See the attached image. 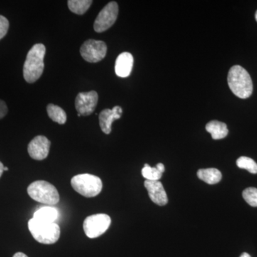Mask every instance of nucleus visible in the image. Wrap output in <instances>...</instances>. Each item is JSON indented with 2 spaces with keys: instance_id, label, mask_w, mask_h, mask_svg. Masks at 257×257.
<instances>
[{
  "instance_id": "423d86ee",
  "label": "nucleus",
  "mask_w": 257,
  "mask_h": 257,
  "mask_svg": "<svg viewBox=\"0 0 257 257\" xmlns=\"http://www.w3.org/2000/svg\"><path fill=\"white\" fill-rule=\"evenodd\" d=\"M110 224V216L105 214H97L86 218L83 228L88 237L94 239L105 233Z\"/></svg>"
},
{
  "instance_id": "aec40b11",
  "label": "nucleus",
  "mask_w": 257,
  "mask_h": 257,
  "mask_svg": "<svg viewBox=\"0 0 257 257\" xmlns=\"http://www.w3.org/2000/svg\"><path fill=\"white\" fill-rule=\"evenodd\" d=\"M143 177L149 181H159L162 177V173L157 170V167H152L145 164L142 170Z\"/></svg>"
},
{
  "instance_id": "f3484780",
  "label": "nucleus",
  "mask_w": 257,
  "mask_h": 257,
  "mask_svg": "<svg viewBox=\"0 0 257 257\" xmlns=\"http://www.w3.org/2000/svg\"><path fill=\"white\" fill-rule=\"evenodd\" d=\"M47 111L49 117L52 121H55V122L60 124H65L66 121H67V114H66L65 111L60 106L55 105L53 104H48Z\"/></svg>"
},
{
  "instance_id": "cd10ccee",
  "label": "nucleus",
  "mask_w": 257,
  "mask_h": 257,
  "mask_svg": "<svg viewBox=\"0 0 257 257\" xmlns=\"http://www.w3.org/2000/svg\"><path fill=\"white\" fill-rule=\"evenodd\" d=\"M255 19H256V21L257 22V10L256 13H255Z\"/></svg>"
},
{
  "instance_id": "4468645a",
  "label": "nucleus",
  "mask_w": 257,
  "mask_h": 257,
  "mask_svg": "<svg viewBox=\"0 0 257 257\" xmlns=\"http://www.w3.org/2000/svg\"><path fill=\"white\" fill-rule=\"evenodd\" d=\"M206 130L210 133L213 140H218L224 139L229 133L227 126L224 122L213 120L206 125Z\"/></svg>"
},
{
  "instance_id": "7ed1b4c3",
  "label": "nucleus",
  "mask_w": 257,
  "mask_h": 257,
  "mask_svg": "<svg viewBox=\"0 0 257 257\" xmlns=\"http://www.w3.org/2000/svg\"><path fill=\"white\" fill-rule=\"evenodd\" d=\"M28 228L34 239L44 244H52L60 239V228L56 223L42 222L32 218Z\"/></svg>"
},
{
  "instance_id": "f8f14e48",
  "label": "nucleus",
  "mask_w": 257,
  "mask_h": 257,
  "mask_svg": "<svg viewBox=\"0 0 257 257\" xmlns=\"http://www.w3.org/2000/svg\"><path fill=\"white\" fill-rule=\"evenodd\" d=\"M122 109L119 106H115L112 109H106L101 111L99 117L101 131L106 135L110 134L113 121L120 119Z\"/></svg>"
},
{
  "instance_id": "c85d7f7f",
  "label": "nucleus",
  "mask_w": 257,
  "mask_h": 257,
  "mask_svg": "<svg viewBox=\"0 0 257 257\" xmlns=\"http://www.w3.org/2000/svg\"><path fill=\"white\" fill-rule=\"evenodd\" d=\"M4 171H8V167H5Z\"/></svg>"
},
{
  "instance_id": "1a4fd4ad",
  "label": "nucleus",
  "mask_w": 257,
  "mask_h": 257,
  "mask_svg": "<svg viewBox=\"0 0 257 257\" xmlns=\"http://www.w3.org/2000/svg\"><path fill=\"white\" fill-rule=\"evenodd\" d=\"M98 102V94L95 91L79 93L75 99V107L82 116L94 112Z\"/></svg>"
},
{
  "instance_id": "2eb2a0df",
  "label": "nucleus",
  "mask_w": 257,
  "mask_h": 257,
  "mask_svg": "<svg viewBox=\"0 0 257 257\" xmlns=\"http://www.w3.org/2000/svg\"><path fill=\"white\" fill-rule=\"evenodd\" d=\"M33 218L42 222L55 223L58 218V211L54 207H42L35 211Z\"/></svg>"
},
{
  "instance_id": "dca6fc26",
  "label": "nucleus",
  "mask_w": 257,
  "mask_h": 257,
  "mask_svg": "<svg viewBox=\"0 0 257 257\" xmlns=\"http://www.w3.org/2000/svg\"><path fill=\"white\" fill-rule=\"evenodd\" d=\"M199 179L209 184H215L220 182L221 173L220 171L215 168L201 169L197 172Z\"/></svg>"
},
{
  "instance_id": "6ab92c4d",
  "label": "nucleus",
  "mask_w": 257,
  "mask_h": 257,
  "mask_svg": "<svg viewBox=\"0 0 257 257\" xmlns=\"http://www.w3.org/2000/svg\"><path fill=\"white\" fill-rule=\"evenodd\" d=\"M236 165L240 169L247 170L251 174H257V164L252 159L241 157L236 160Z\"/></svg>"
},
{
  "instance_id": "f257e3e1",
  "label": "nucleus",
  "mask_w": 257,
  "mask_h": 257,
  "mask_svg": "<svg viewBox=\"0 0 257 257\" xmlns=\"http://www.w3.org/2000/svg\"><path fill=\"white\" fill-rule=\"evenodd\" d=\"M45 53L46 47L42 44H36L29 51L23 67L24 78L27 82H35L41 77L45 67Z\"/></svg>"
},
{
  "instance_id": "a878e982",
  "label": "nucleus",
  "mask_w": 257,
  "mask_h": 257,
  "mask_svg": "<svg viewBox=\"0 0 257 257\" xmlns=\"http://www.w3.org/2000/svg\"><path fill=\"white\" fill-rule=\"evenodd\" d=\"M4 165H3V164L0 162V177H1L2 175H3V172H4Z\"/></svg>"
},
{
  "instance_id": "a211bd4d",
  "label": "nucleus",
  "mask_w": 257,
  "mask_h": 257,
  "mask_svg": "<svg viewBox=\"0 0 257 257\" xmlns=\"http://www.w3.org/2000/svg\"><path fill=\"white\" fill-rule=\"evenodd\" d=\"M92 3V1L90 0H69L67 4L69 9L72 13L77 15H83L87 11Z\"/></svg>"
},
{
  "instance_id": "5701e85b",
  "label": "nucleus",
  "mask_w": 257,
  "mask_h": 257,
  "mask_svg": "<svg viewBox=\"0 0 257 257\" xmlns=\"http://www.w3.org/2000/svg\"><path fill=\"white\" fill-rule=\"evenodd\" d=\"M8 106L4 101L0 99V119H3L8 114Z\"/></svg>"
},
{
  "instance_id": "bb28decb",
  "label": "nucleus",
  "mask_w": 257,
  "mask_h": 257,
  "mask_svg": "<svg viewBox=\"0 0 257 257\" xmlns=\"http://www.w3.org/2000/svg\"><path fill=\"white\" fill-rule=\"evenodd\" d=\"M240 257H251V256L247 253H243Z\"/></svg>"
},
{
  "instance_id": "ddd939ff",
  "label": "nucleus",
  "mask_w": 257,
  "mask_h": 257,
  "mask_svg": "<svg viewBox=\"0 0 257 257\" xmlns=\"http://www.w3.org/2000/svg\"><path fill=\"white\" fill-rule=\"evenodd\" d=\"M133 56L128 52L120 54L115 62V72L119 77H127L133 70Z\"/></svg>"
},
{
  "instance_id": "0eeeda50",
  "label": "nucleus",
  "mask_w": 257,
  "mask_h": 257,
  "mask_svg": "<svg viewBox=\"0 0 257 257\" xmlns=\"http://www.w3.org/2000/svg\"><path fill=\"white\" fill-rule=\"evenodd\" d=\"M119 13V7L116 2H111L101 10L96 17L94 29L96 32H103L111 28L116 22Z\"/></svg>"
},
{
  "instance_id": "20e7f679",
  "label": "nucleus",
  "mask_w": 257,
  "mask_h": 257,
  "mask_svg": "<svg viewBox=\"0 0 257 257\" xmlns=\"http://www.w3.org/2000/svg\"><path fill=\"white\" fill-rule=\"evenodd\" d=\"M29 196L42 204L55 205L60 202V194L55 186L46 181H36L29 186Z\"/></svg>"
},
{
  "instance_id": "9b49d317",
  "label": "nucleus",
  "mask_w": 257,
  "mask_h": 257,
  "mask_svg": "<svg viewBox=\"0 0 257 257\" xmlns=\"http://www.w3.org/2000/svg\"><path fill=\"white\" fill-rule=\"evenodd\" d=\"M145 187L150 199L155 204L160 206H165L167 204L168 198L162 182L160 181L146 180Z\"/></svg>"
},
{
  "instance_id": "9d476101",
  "label": "nucleus",
  "mask_w": 257,
  "mask_h": 257,
  "mask_svg": "<svg viewBox=\"0 0 257 257\" xmlns=\"http://www.w3.org/2000/svg\"><path fill=\"white\" fill-rule=\"evenodd\" d=\"M51 143L45 136H37L28 145V153L33 160H43L48 156Z\"/></svg>"
},
{
  "instance_id": "412c9836",
  "label": "nucleus",
  "mask_w": 257,
  "mask_h": 257,
  "mask_svg": "<svg viewBox=\"0 0 257 257\" xmlns=\"http://www.w3.org/2000/svg\"><path fill=\"white\" fill-rule=\"evenodd\" d=\"M242 196L244 200L253 207H257V189L254 187H248L243 190Z\"/></svg>"
},
{
  "instance_id": "4be33fe9",
  "label": "nucleus",
  "mask_w": 257,
  "mask_h": 257,
  "mask_svg": "<svg viewBox=\"0 0 257 257\" xmlns=\"http://www.w3.org/2000/svg\"><path fill=\"white\" fill-rule=\"evenodd\" d=\"M9 26L10 24L8 19L0 15V40L7 35L9 30Z\"/></svg>"
},
{
  "instance_id": "393cba45",
  "label": "nucleus",
  "mask_w": 257,
  "mask_h": 257,
  "mask_svg": "<svg viewBox=\"0 0 257 257\" xmlns=\"http://www.w3.org/2000/svg\"><path fill=\"white\" fill-rule=\"evenodd\" d=\"M13 257H28V256H27L26 254H25V253H24L18 252V253H15V254L14 255V256H13Z\"/></svg>"
},
{
  "instance_id": "39448f33",
  "label": "nucleus",
  "mask_w": 257,
  "mask_h": 257,
  "mask_svg": "<svg viewBox=\"0 0 257 257\" xmlns=\"http://www.w3.org/2000/svg\"><path fill=\"white\" fill-rule=\"evenodd\" d=\"M72 188L84 197L91 198L97 196L102 189V182L99 177L89 174L74 176L71 180Z\"/></svg>"
},
{
  "instance_id": "6e6552de",
  "label": "nucleus",
  "mask_w": 257,
  "mask_h": 257,
  "mask_svg": "<svg viewBox=\"0 0 257 257\" xmlns=\"http://www.w3.org/2000/svg\"><path fill=\"white\" fill-rule=\"evenodd\" d=\"M107 47L104 42L89 40L80 48L81 55L84 60L91 63L100 62L105 57Z\"/></svg>"
},
{
  "instance_id": "f03ea898",
  "label": "nucleus",
  "mask_w": 257,
  "mask_h": 257,
  "mask_svg": "<svg viewBox=\"0 0 257 257\" xmlns=\"http://www.w3.org/2000/svg\"><path fill=\"white\" fill-rule=\"evenodd\" d=\"M227 81L231 92L238 97L246 99L252 94V80L247 71L241 66L234 65L229 69Z\"/></svg>"
},
{
  "instance_id": "c756f323",
  "label": "nucleus",
  "mask_w": 257,
  "mask_h": 257,
  "mask_svg": "<svg viewBox=\"0 0 257 257\" xmlns=\"http://www.w3.org/2000/svg\"><path fill=\"white\" fill-rule=\"evenodd\" d=\"M77 116H82V115H81L80 114H79V113H78V114H77Z\"/></svg>"
},
{
  "instance_id": "b1692460",
  "label": "nucleus",
  "mask_w": 257,
  "mask_h": 257,
  "mask_svg": "<svg viewBox=\"0 0 257 257\" xmlns=\"http://www.w3.org/2000/svg\"><path fill=\"white\" fill-rule=\"evenodd\" d=\"M157 170L160 171V172H162V174L165 172V166H164L163 164L162 163H159L157 164L156 166Z\"/></svg>"
}]
</instances>
